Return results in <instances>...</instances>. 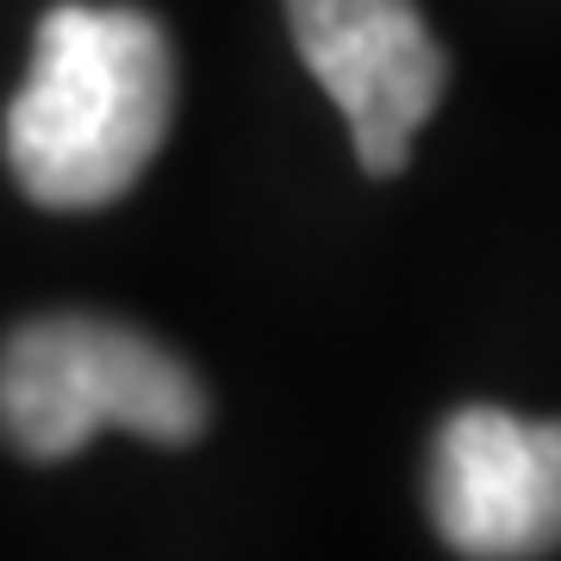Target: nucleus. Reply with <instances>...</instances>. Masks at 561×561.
<instances>
[{
    "label": "nucleus",
    "mask_w": 561,
    "mask_h": 561,
    "mask_svg": "<svg viewBox=\"0 0 561 561\" xmlns=\"http://www.w3.org/2000/svg\"><path fill=\"white\" fill-rule=\"evenodd\" d=\"M175 119V50L138 7L62 0L38 20L32 69L0 144L44 213H94L150 169Z\"/></svg>",
    "instance_id": "f257e3e1"
},
{
    "label": "nucleus",
    "mask_w": 561,
    "mask_h": 561,
    "mask_svg": "<svg viewBox=\"0 0 561 561\" xmlns=\"http://www.w3.org/2000/svg\"><path fill=\"white\" fill-rule=\"evenodd\" d=\"M206 419L194 368L119 319L44 312L0 343V437L32 461L76 456L94 431L194 443Z\"/></svg>",
    "instance_id": "f03ea898"
},
{
    "label": "nucleus",
    "mask_w": 561,
    "mask_h": 561,
    "mask_svg": "<svg viewBox=\"0 0 561 561\" xmlns=\"http://www.w3.org/2000/svg\"><path fill=\"white\" fill-rule=\"evenodd\" d=\"M287 32L312 81L337 101L356 162L381 181L400 175L449 88V57L419 0H287Z\"/></svg>",
    "instance_id": "7ed1b4c3"
},
{
    "label": "nucleus",
    "mask_w": 561,
    "mask_h": 561,
    "mask_svg": "<svg viewBox=\"0 0 561 561\" xmlns=\"http://www.w3.org/2000/svg\"><path fill=\"white\" fill-rule=\"evenodd\" d=\"M424 500L468 561H537L561 549V419L461 405L437 424Z\"/></svg>",
    "instance_id": "20e7f679"
}]
</instances>
